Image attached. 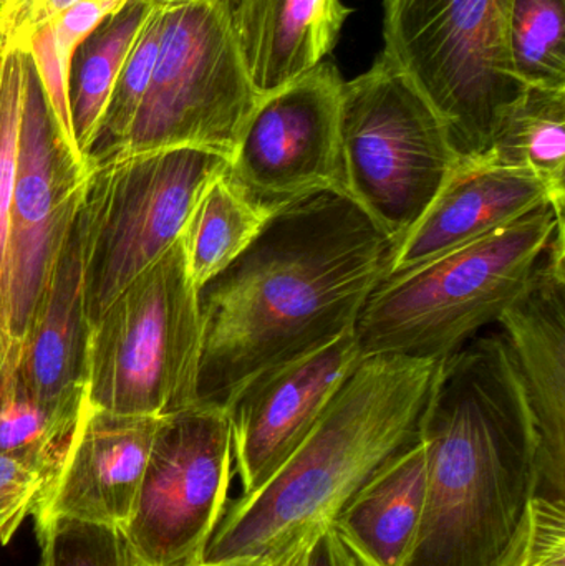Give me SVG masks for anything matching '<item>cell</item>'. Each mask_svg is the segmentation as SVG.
Listing matches in <instances>:
<instances>
[{
    "mask_svg": "<svg viewBox=\"0 0 565 566\" xmlns=\"http://www.w3.org/2000/svg\"><path fill=\"white\" fill-rule=\"evenodd\" d=\"M394 245L360 206L322 191L285 202L251 245L199 292L201 401L226 402L255 376L357 326Z\"/></svg>",
    "mask_w": 565,
    "mask_h": 566,
    "instance_id": "6da1fadb",
    "label": "cell"
},
{
    "mask_svg": "<svg viewBox=\"0 0 565 566\" xmlns=\"http://www.w3.org/2000/svg\"><path fill=\"white\" fill-rule=\"evenodd\" d=\"M420 439L427 494L401 566L556 564L536 541V436L503 333L438 361Z\"/></svg>",
    "mask_w": 565,
    "mask_h": 566,
    "instance_id": "7a4b0ae2",
    "label": "cell"
},
{
    "mask_svg": "<svg viewBox=\"0 0 565 566\" xmlns=\"http://www.w3.org/2000/svg\"><path fill=\"white\" fill-rule=\"evenodd\" d=\"M437 365L362 356L294 454L254 494L229 502L205 564H268L331 524L362 485L420 439Z\"/></svg>",
    "mask_w": 565,
    "mask_h": 566,
    "instance_id": "3957f363",
    "label": "cell"
},
{
    "mask_svg": "<svg viewBox=\"0 0 565 566\" xmlns=\"http://www.w3.org/2000/svg\"><path fill=\"white\" fill-rule=\"evenodd\" d=\"M564 214L551 205L385 279L368 296L355 333L362 356L441 359L498 322L530 289Z\"/></svg>",
    "mask_w": 565,
    "mask_h": 566,
    "instance_id": "277c9868",
    "label": "cell"
},
{
    "mask_svg": "<svg viewBox=\"0 0 565 566\" xmlns=\"http://www.w3.org/2000/svg\"><path fill=\"white\" fill-rule=\"evenodd\" d=\"M202 346L201 298L178 238L90 325L83 401L151 418L192 408L201 402Z\"/></svg>",
    "mask_w": 565,
    "mask_h": 566,
    "instance_id": "5b68a950",
    "label": "cell"
},
{
    "mask_svg": "<svg viewBox=\"0 0 565 566\" xmlns=\"http://www.w3.org/2000/svg\"><path fill=\"white\" fill-rule=\"evenodd\" d=\"M511 0H384V53L423 93L461 163L486 158L526 85L508 43Z\"/></svg>",
    "mask_w": 565,
    "mask_h": 566,
    "instance_id": "8992f818",
    "label": "cell"
},
{
    "mask_svg": "<svg viewBox=\"0 0 565 566\" xmlns=\"http://www.w3.org/2000/svg\"><path fill=\"white\" fill-rule=\"evenodd\" d=\"M229 166L222 156L195 148L88 166L73 226L88 325L178 241L209 182Z\"/></svg>",
    "mask_w": 565,
    "mask_h": 566,
    "instance_id": "52a82bcc",
    "label": "cell"
},
{
    "mask_svg": "<svg viewBox=\"0 0 565 566\" xmlns=\"http://www.w3.org/2000/svg\"><path fill=\"white\" fill-rule=\"evenodd\" d=\"M342 151L348 198L395 249L447 185L460 156L447 126L384 52L342 88Z\"/></svg>",
    "mask_w": 565,
    "mask_h": 566,
    "instance_id": "ba28073f",
    "label": "cell"
},
{
    "mask_svg": "<svg viewBox=\"0 0 565 566\" xmlns=\"http://www.w3.org/2000/svg\"><path fill=\"white\" fill-rule=\"evenodd\" d=\"M153 2L161 12L155 72L116 156L195 148L232 163L261 95L249 78L224 0Z\"/></svg>",
    "mask_w": 565,
    "mask_h": 566,
    "instance_id": "9c48e42d",
    "label": "cell"
},
{
    "mask_svg": "<svg viewBox=\"0 0 565 566\" xmlns=\"http://www.w3.org/2000/svg\"><path fill=\"white\" fill-rule=\"evenodd\" d=\"M234 455L228 411L198 402L163 416L123 528L143 566H201L228 507Z\"/></svg>",
    "mask_w": 565,
    "mask_h": 566,
    "instance_id": "30bf717a",
    "label": "cell"
},
{
    "mask_svg": "<svg viewBox=\"0 0 565 566\" xmlns=\"http://www.w3.org/2000/svg\"><path fill=\"white\" fill-rule=\"evenodd\" d=\"M86 166L66 145L50 113L35 66L27 55L19 158L9 216L10 336L13 366L45 302L69 244Z\"/></svg>",
    "mask_w": 565,
    "mask_h": 566,
    "instance_id": "8fae6325",
    "label": "cell"
},
{
    "mask_svg": "<svg viewBox=\"0 0 565 566\" xmlns=\"http://www.w3.org/2000/svg\"><path fill=\"white\" fill-rule=\"evenodd\" d=\"M344 78L332 62L261 96L229 166L232 178L278 211L315 192L347 195L342 151Z\"/></svg>",
    "mask_w": 565,
    "mask_h": 566,
    "instance_id": "7c38bea8",
    "label": "cell"
},
{
    "mask_svg": "<svg viewBox=\"0 0 565 566\" xmlns=\"http://www.w3.org/2000/svg\"><path fill=\"white\" fill-rule=\"evenodd\" d=\"M360 358L352 329L255 376L226 402L242 497L254 494L294 454Z\"/></svg>",
    "mask_w": 565,
    "mask_h": 566,
    "instance_id": "4fadbf2b",
    "label": "cell"
},
{
    "mask_svg": "<svg viewBox=\"0 0 565 566\" xmlns=\"http://www.w3.org/2000/svg\"><path fill=\"white\" fill-rule=\"evenodd\" d=\"M536 436V509L565 517V235L554 238L527 292L498 319Z\"/></svg>",
    "mask_w": 565,
    "mask_h": 566,
    "instance_id": "5bb4252c",
    "label": "cell"
},
{
    "mask_svg": "<svg viewBox=\"0 0 565 566\" xmlns=\"http://www.w3.org/2000/svg\"><path fill=\"white\" fill-rule=\"evenodd\" d=\"M161 419L118 415L83 401L62 468L33 518L72 517L125 528Z\"/></svg>",
    "mask_w": 565,
    "mask_h": 566,
    "instance_id": "9a60e30c",
    "label": "cell"
},
{
    "mask_svg": "<svg viewBox=\"0 0 565 566\" xmlns=\"http://www.w3.org/2000/svg\"><path fill=\"white\" fill-rule=\"evenodd\" d=\"M546 205H551L550 195L531 172L460 163L391 252L385 279L450 254Z\"/></svg>",
    "mask_w": 565,
    "mask_h": 566,
    "instance_id": "2e32d148",
    "label": "cell"
},
{
    "mask_svg": "<svg viewBox=\"0 0 565 566\" xmlns=\"http://www.w3.org/2000/svg\"><path fill=\"white\" fill-rule=\"evenodd\" d=\"M88 329L72 229L45 302L19 346L13 366V378L25 395L72 431L79 424L85 399Z\"/></svg>",
    "mask_w": 565,
    "mask_h": 566,
    "instance_id": "e0dca14e",
    "label": "cell"
},
{
    "mask_svg": "<svg viewBox=\"0 0 565 566\" xmlns=\"http://www.w3.org/2000/svg\"><path fill=\"white\" fill-rule=\"evenodd\" d=\"M224 6L261 96L325 62L352 12L342 0H224Z\"/></svg>",
    "mask_w": 565,
    "mask_h": 566,
    "instance_id": "ac0fdd59",
    "label": "cell"
},
{
    "mask_svg": "<svg viewBox=\"0 0 565 566\" xmlns=\"http://www.w3.org/2000/svg\"><path fill=\"white\" fill-rule=\"evenodd\" d=\"M423 441L391 459L362 485L331 522L360 566H401L427 494Z\"/></svg>",
    "mask_w": 565,
    "mask_h": 566,
    "instance_id": "d6986e66",
    "label": "cell"
},
{
    "mask_svg": "<svg viewBox=\"0 0 565 566\" xmlns=\"http://www.w3.org/2000/svg\"><path fill=\"white\" fill-rule=\"evenodd\" d=\"M274 212L249 195L229 168L209 182L179 235L199 292L254 242Z\"/></svg>",
    "mask_w": 565,
    "mask_h": 566,
    "instance_id": "ffe728a7",
    "label": "cell"
},
{
    "mask_svg": "<svg viewBox=\"0 0 565 566\" xmlns=\"http://www.w3.org/2000/svg\"><path fill=\"white\" fill-rule=\"evenodd\" d=\"M478 165L531 172L543 182L551 206L564 214L565 88L526 86Z\"/></svg>",
    "mask_w": 565,
    "mask_h": 566,
    "instance_id": "44dd1931",
    "label": "cell"
},
{
    "mask_svg": "<svg viewBox=\"0 0 565 566\" xmlns=\"http://www.w3.org/2000/svg\"><path fill=\"white\" fill-rule=\"evenodd\" d=\"M149 10L151 0H129L103 20L73 53L69 76L70 112L83 159L92 148L109 95Z\"/></svg>",
    "mask_w": 565,
    "mask_h": 566,
    "instance_id": "7402d4cb",
    "label": "cell"
},
{
    "mask_svg": "<svg viewBox=\"0 0 565 566\" xmlns=\"http://www.w3.org/2000/svg\"><path fill=\"white\" fill-rule=\"evenodd\" d=\"M508 43L521 83L565 88V0H511Z\"/></svg>",
    "mask_w": 565,
    "mask_h": 566,
    "instance_id": "603a6c76",
    "label": "cell"
},
{
    "mask_svg": "<svg viewBox=\"0 0 565 566\" xmlns=\"http://www.w3.org/2000/svg\"><path fill=\"white\" fill-rule=\"evenodd\" d=\"M27 53L3 50L0 62V339L13 366L10 336L9 216L19 158Z\"/></svg>",
    "mask_w": 565,
    "mask_h": 566,
    "instance_id": "cb8c5ba5",
    "label": "cell"
},
{
    "mask_svg": "<svg viewBox=\"0 0 565 566\" xmlns=\"http://www.w3.org/2000/svg\"><path fill=\"white\" fill-rule=\"evenodd\" d=\"M159 40H161V12L151 0V10L119 72L100 122L98 132L86 155V168L113 158L125 145L155 72Z\"/></svg>",
    "mask_w": 565,
    "mask_h": 566,
    "instance_id": "d4e9b609",
    "label": "cell"
},
{
    "mask_svg": "<svg viewBox=\"0 0 565 566\" xmlns=\"http://www.w3.org/2000/svg\"><path fill=\"white\" fill-rule=\"evenodd\" d=\"M20 388L13 371L0 386V452L19 455L55 478L73 438Z\"/></svg>",
    "mask_w": 565,
    "mask_h": 566,
    "instance_id": "484cf974",
    "label": "cell"
},
{
    "mask_svg": "<svg viewBox=\"0 0 565 566\" xmlns=\"http://www.w3.org/2000/svg\"><path fill=\"white\" fill-rule=\"evenodd\" d=\"M40 566H143L123 528L72 517L35 521Z\"/></svg>",
    "mask_w": 565,
    "mask_h": 566,
    "instance_id": "4316f807",
    "label": "cell"
},
{
    "mask_svg": "<svg viewBox=\"0 0 565 566\" xmlns=\"http://www.w3.org/2000/svg\"><path fill=\"white\" fill-rule=\"evenodd\" d=\"M53 475L19 455L0 452V544L7 545L35 512Z\"/></svg>",
    "mask_w": 565,
    "mask_h": 566,
    "instance_id": "83f0119b",
    "label": "cell"
},
{
    "mask_svg": "<svg viewBox=\"0 0 565 566\" xmlns=\"http://www.w3.org/2000/svg\"><path fill=\"white\" fill-rule=\"evenodd\" d=\"M22 52L32 60L36 76L42 83L50 113L62 133L69 148L80 163L86 166L79 146H76L75 133H73L72 112H70L69 70L62 65L56 55L55 40H53L52 27L45 25L36 30L30 36ZM88 169V168H86Z\"/></svg>",
    "mask_w": 565,
    "mask_h": 566,
    "instance_id": "f1b7e54d",
    "label": "cell"
},
{
    "mask_svg": "<svg viewBox=\"0 0 565 566\" xmlns=\"http://www.w3.org/2000/svg\"><path fill=\"white\" fill-rule=\"evenodd\" d=\"M82 0H0L3 49L20 50L30 36Z\"/></svg>",
    "mask_w": 565,
    "mask_h": 566,
    "instance_id": "f546056e",
    "label": "cell"
},
{
    "mask_svg": "<svg viewBox=\"0 0 565 566\" xmlns=\"http://www.w3.org/2000/svg\"><path fill=\"white\" fill-rule=\"evenodd\" d=\"M304 566H360L345 547L332 524L322 525L307 537Z\"/></svg>",
    "mask_w": 565,
    "mask_h": 566,
    "instance_id": "4dcf8cb0",
    "label": "cell"
},
{
    "mask_svg": "<svg viewBox=\"0 0 565 566\" xmlns=\"http://www.w3.org/2000/svg\"><path fill=\"white\" fill-rule=\"evenodd\" d=\"M307 538L289 548L284 554L279 555L274 560L268 562V566H304V552Z\"/></svg>",
    "mask_w": 565,
    "mask_h": 566,
    "instance_id": "1f68e13d",
    "label": "cell"
},
{
    "mask_svg": "<svg viewBox=\"0 0 565 566\" xmlns=\"http://www.w3.org/2000/svg\"><path fill=\"white\" fill-rule=\"evenodd\" d=\"M9 371V359H7V353L3 349L2 339H0V386H2L3 376Z\"/></svg>",
    "mask_w": 565,
    "mask_h": 566,
    "instance_id": "d6a6232c",
    "label": "cell"
},
{
    "mask_svg": "<svg viewBox=\"0 0 565 566\" xmlns=\"http://www.w3.org/2000/svg\"><path fill=\"white\" fill-rule=\"evenodd\" d=\"M201 566H268L264 562H234V564L201 565Z\"/></svg>",
    "mask_w": 565,
    "mask_h": 566,
    "instance_id": "836d02e7",
    "label": "cell"
},
{
    "mask_svg": "<svg viewBox=\"0 0 565 566\" xmlns=\"http://www.w3.org/2000/svg\"><path fill=\"white\" fill-rule=\"evenodd\" d=\"M3 39H2V32H0V62H2V55H3Z\"/></svg>",
    "mask_w": 565,
    "mask_h": 566,
    "instance_id": "e575fe53",
    "label": "cell"
},
{
    "mask_svg": "<svg viewBox=\"0 0 565 566\" xmlns=\"http://www.w3.org/2000/svg\"><path fill=\"white\" fill-rule=\"evenodd\" d=\"M537 566H541V565H537Z\"/></svg>",
    "mask_w": 565,
    "mask_h": 566,
    "instance_id": "d590c367",
    "label": "cell"
}]
</instances>
